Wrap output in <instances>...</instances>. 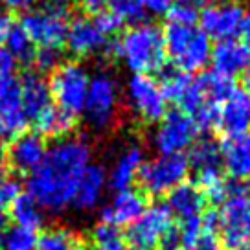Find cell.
<instances>
[{
	"label": "cell",
	"mask_w": 250,
	"mask_h": 250,
	"mask_svg": "<svg viewBox=\"0 0 250 250\" xmlns=\"http://www.w3.org/2000/svg\"><path fill=\"white\" fill-rule=\"evenodd\" d=\"M88 164H92V147L85 138L57 140L48 147L39 167L28 175V195L44 211L61 213L72 206L78 182Z\"/></svg>",
	"instance_id": "1"
},
{
	"label": "cell",
	"mask_w": 250,
	"mask_h": 250,
	"mask_svg": "<svg viewBox=\"0 0 250 250\" xmlns=\"http://www.w3.org/2000/svg\"><path fill=\"white\" fill-rule=\"evenodd\" d=\"M114 54L133 76H151L164 70V31L156 24L140 22L131 26L114 44Z\"/></svg>",
	"instance_id": "2"
},
{
	"label": "cell",
	"mask_w": 250,
	"mask_h": 250,
	"mask_svg": "<svg viewBox=\"0 0 250 250\" xmlns=\"http://www.w3.org/2000/svg\"><path fill=\"white\" fill-rule=\"evenodd\" d=\"M162 31L166 55L173 61L177 70L184 74H195L210 62L211 44L201 28L169 22Z\"/></svg>",
	"instance_id": "3"
},
{
	"label": "cell",
	"mask_w": 250,
	"mask_h": 250,
	"mask_svg": "<svg viewBox=\"0 0 250 250\" xmlns=\"http://www.w3.org/2000/svg\"><path fill=\"white\" fill-rule=\"evenodd\" d=\"M215 217L223 249L241 250L250 245V189L237 182Z\"/></svg>",
	"instance_id": "4"
},
{
	"label": "cell",
	"mask_w": 250,
	"mask_h": 250,
	"mask_svg": "<svg viewBox=\"0 0 250 250\" xmlns=\"http://www.w3.org/2000/svg\"><path fill=\"white\" fill-rule=\"evenodd\" d=\"M21 26L37 48H61L66 39L70 13L62 2H50L28 9L21 19Z\"/></svg>",
	"instance_id": "5"
},
{
	"label": "cell",
	"mask_w": 250,
	"mask_h": 250,
	"mask_svg": "<svg viewBox=\"0 0 250 250\" xmlns=\"http://www.w3.org/2000/svg\"><path fill=\"white\" fill-rule=\"evenodd\" d=\"M90 74L81 62L64 61L61 62L48 81L52 102H55L57 109L64 110L66 114L78 118L83 112L90 85Z\"/></svg>",
	"instance_id": "6"
},
{
	"label": "cell",
	"mask_w": 250,
	"mask_h": 250,
	"mask_svg": "<svg viewBox=\"0 0 250 250\" xmlns=\"http://www.w3.org/2000/svg\"><path fill=\"white\" fill-rule=\"evenodd\" d=\"M189 162L184 155H158L144 162L138 173L142 191L151 197L169 195L177 186L186 182Z\"/></svg>",
	"instance_id": "7"
},
{
	"label": "cell",
	"mask_w": 250,
	"mask_h": 250,
	"mask_svg": "<svg viewBox=\"0 0 250 250\" xmlns=\"http://www.w3.org/2000/svg\"><path fill=\"white\" fill-rule=\"evenodd\" d=\"M118 107H120V85L116 78L109 72H100L92 76L83 107V114L88 125L96 131L109 129L116 120Z\"/></svg>",
	"instance_id": "8"
},
{
	"label": "cell",
	"mask_w": 250,
	"mask_h": 250,
	"mask_svg": "<svg viewBox=\"0 0 250 250\" xmlns=\"http://www.w3.org/2000/svg\"><path fill=\"white\" fill-rule=\"evenodd\" d=\"M125 100L134 116L146 125H156L167 114V100L151 76H131L125 85Z\"/></svg>",
	"instance_id": "9"
},
{
	"label": "cell",
	"mask_w": 250,
	"mask_h": 250,
	"mask_svg": "<svg viewBox=\"0 0 250 250\" xmlns=\"http://www.w3.org/2000/svg\"><path fill=\"white\" fill-rule=\"evenodd\" d=\"M197 136L195 122L182 110H171L156 124L153 146L158 155H184L197 142Z\"/></svg>",
	"instance_id": "10"
},
{
	"label": "cell",
	"mask_w": 250,
	"mask_h": 250,
	"mask_svg": "<svg viewBox=\"0 0 250 250\" xmlns=\"http://www.w3.org/2000/svg\"><path fill=\"white\" fill-rule=\"evenodd\" d=\"M171 227L173 217L167 206L160 203L149 204L140 217L129 227L125 239L134 250H153Z\"/></svg>",
	"instance_id": "11"
},
{
	"label": "cell",
	"mask_w": 250,
	"mask_h": 250,
	"mask_svg": "<svg viewBox=\"0 0 250 250\" xmlns=\"http://www.w3.org/2000/svg\"><path fill=\"white\" fill-rule=\"evenodd\" d=\"M243 17L245 11L239 4H208L199 15L201 31L217 42L235 39L241 30Z\"/></svg>",
	"instance_id": "12"
},
{
	"label": "cell",
	"mask_w": 250,
	"mask_h": 250,
	"mask_svg": "<svg viewBox=\"0 0 250 250\" xmlns=\"http://www.w3.org/2000/svg\"><path fill=\"white\" fill-rule=\"evenodd\" d=\"M8 151V166H11L21 175H30L41 166L48 151L46 138H42L35 131H24L15 136Z\"/></svg>",
	"instance_id": "13"
},
{
	"label": "cell",
	"mask_w": 250,
	"mask_h": 250,
	"mask_svg": "<svg viewBox=\"0 0 250 250\" xmlns=\"http://www.w3.org/2000/svg\"><path fill=\"white\" fill-rule=\"evenodd\" d=\"M64 44L72 55L83 59V57H90V55L105 52L109 48V39L96 28L92 19L76 17V19H70Z\"/></svg>",
	"instance_id": "14"
},
{
	"label": "cell",
	"mask_w": 250,
	"mask_h": 250,
	"mask_svg": "<svg viewBox=\"0 0 250 250\" xmlns=\"http://www.w3.org/2000/svg\"><path fill=\"white\" fill-rule=\"evenodd\" d=\"M147 208L146 195L138 189H122L116 191L109 204H105L102 210V223L112 227H131L136 219L140 217Z\"/></svg>",
	"instance_id": "15"
},
{
	"label": "cell",
	"mask_w": 250,
	"mask_h": 250,
	"mask_svg": "<svg viewBox=\"0 0 250 250\" xmlns=\"http://www.w3.org/2000/svg\"><path fill=\"white\" fill-rule=\"evenodd\" d=\"M227 138L247 134L250 131V100L245 90L235 88L225 102L219 105L217 125Z\"/></svg>",
	"instance_id": "16"
},
{
	"label": "cell",
	"mask_w": 250,
	"mask_h": 250,
	"mask_svg": "<svg viewBox=\"0 0 250 250\" xmlns=\"http://www.w3.org/2000/svg\"><path fill=\"white\" fill-rule=\"evenodd\" d=\"M210 62L215 74L234 79L250 70V54L241 44V41H221L215 48H211Z\"/></svg>",
	"instance_id": "17"
},
{
	"label": "cell",
	"mask_w": 250,
	"mask_h": 250,
	"mask_svg": "<svg viewBox=\"0 0 250 250\" xmlns=\"http://www.w3.org/2000/svg\"><path fill=\"white\" fill-rule=\"evenodd\" d=\"M19 98L28 122H33L41 112L52 107L50 86L44 76L39 72H26L19 79Z\"/></svg>",
	"instance_id": "18"
},
{
	"label": "cell",
	"mask_w": 250,
	"mask_h": 250,
	"mask_svg": "<svg viewBox=\"0 0 250 250\" xmlns=\"http://www.w3.org/2000/svg\"><path fill=\"white\" fill-rule=\"evenodd\" d=\"M107 184V171L100 164H88L78 182L72 206L79 211L96 210L105 195Z\"/></svg>",
	"instance_id": "19"
},
{
	"label": "cell",
	"mask_w": 250,
	"mask_h": 250,
	"mask_svg": "<svg viewBox=\"0 0 250 250\" xmlns=\"http://www.w3.org/2000/svg\"><path fill=\"white\" fill-rule=\"evenodd\" d=\"M144 162H146L144 149L138 144H129L116 156V160L112 162L110 169L107 171V184L114 191H122V189L133 188L134 180L138 179V173H140V167Z\"/></svg>",
	"instance_id": "20"
},
{
	"label": "cell",
	"mask_w": 250,
	"mask_h": 250,
	"mask_svg": "<svg viewBox=\"0 0 250 250\" xmlns=\"http://www.w3.org/2000/svg\"><path fill=\"white\" fill-rule=\"evenodd\" d=\"M206 197H204L203 189L191 184V182H182L180 186H177L171 193L167 195V210L171 213V217H177L182 221L188 219L201 217L206 208Z\"/></svg>",
	"instance_id": "21"
},
{
	"label": "cell",
	"mask_w": 250,
	"mask_h": 250,
	"mask_svg": "<svg viewBox=\"0 0 250 250\" xmlns=\"http://www.w3.org/2000/svg\"><path fill=\"white\" fill-rule=\"evenodd\" d=\"M221 160L232 179H250V134L227 138L221 146Z\"/></svg>",
	"instance_id": "22"
},
{
	"label": "cell",
	"mask_w": 250,
	"mask_h": 250,
	"mask_svg": "<svg viewBox=\"0 0 250 250\" xmlns=\"http://www.w3.org/2000/svg\"><path fill=\"white\" fill-rule=\"evenodd\" d=\"M28 127V118L19 98V86L13 92L0 98V140L8 138L13 140L15 136L22 134Z\"/></svg>",
	"instance_id": "23"
},
{
	"label": "cell",
	"mask_w": 250,
	"mask_h": 250,
	"mask_svg": "<svg viewBox=\"0 0 250 250\" xmlns=\"http://www.w3.org/2000/svg\"><path fill=\"white\" fill-rule=\"evenodd\" d=\"M76 124H78V118L66 114L64 110L57 109L55 105L48 107L44 112H41L39 116L33 120L35 133L41 134L42 138H55V140L68 138V134L76 129Z\"/></svg>",
	"instance_id": "24"
},
{
	"label": "cell",
	"mask_w": 250,
	"mask_h": 250,
	"mask_svg": "<svg viewBox=\"0 0 250 250\" xmlns=\"http://www.w3.org/2000/svg\"><path fill=\"white\" fill-rule=\"evenodd\" d=\"M8 217H11L13 225L17 227L37 232L39 228L44 227L46 211L41 208L35 199H31L28 193H22L8 206Z\"/></svg>",
	"instance_id": "25"
},
{
	"label": "cell",
	"mask_w": 250,
	"mask_h": 250,
	"mask_svg": "<svg viewBox=\"0 0 250 250\" xmlns=\"http://www.w3.org/2000/svg\"><path fill=\"white\" fill-rule=\"evenodd\" d=\"M4 50L8 52L13 61L19 64H30L33 61V54H35V46L22 30V26L19 22H11L8 28L6 35H4Z\"/></svg>",
	"instance_id": "26"
},
{
	"label": "cell",
	"mask_w": 250,
	"mask_h": 250,
	"mask_svg": "<svg viewBox=\"0 0 250 250\" xmlns=\"http://www.w3.org/2000/svg\"><path fill=\"white\" fill-rule=\"evenodd\" d=\"M35 250H83V245L68 228H48L37 235Z\"/></svg>",
	"instance_id": "27"
},
{
	"label": "cell",
	"mask_w": 250,
	"mask_h": 250,
	"mask_svg": "<svg viewBox=\"0 0 250 250\" xmlns=\"http://www.w3.org/2000/svg\"><path fill=\"white\" fill-rule=\"evenodd\" d=\"M129 243L125 239V234L120 232V228L98 223L90 232V250H127Z\"/></svg>",
	"instance_id": "28"
},
{
	"label": "cell",
	"mask_w": 250,
	"mask_h": 250,
	"mask_svg": "<svg viewBox=\"0 0 250 250\" xmlns=\"http://www.w3.org/2000/svg\"><path fill=\"white\" fill-rule=\"evenodd\" d=\"M37 247V232L28 228L6 227L0 232V250H35Z\"/></svg>",
	"instance_id": "29"
},
{
	"label": "cell",
	"mask_w": 250,
	"mask_h": 250,
	"mask_svg": "<svg viewBox=\"0 0 250 250\" xmlns=\"http://www.w3.org/2000/svg\"><path fill=\"white\" fill-rule=\"evenodd\" d=\"M208 6V0H175L169 9V22L180 26H195L201 11Z\"/></svg>",
	"instance_id": "30"
},
{
	"label": "cell",
	"mask_w": 250,
	"mask_h": 250,
	"mask_svg": "<svg viewBox=\"0 0 250 250\" xmlns=\"http://www.w3.org/2000/svg\"><path fill=\"white\" fill-rule=\"evenodd\" d=\"M199 81H201V85H203L206 96L210 98V102H213L215 105H221V103L225 102L228 96L235 90L234 79L219 76L215 72L199 76Z\"/></svg>",
	"instance_id": "31"
},
{
	"label": "cell",
	"mask_w": 250,
	"mask_h": 250,
	"mask_svg": "<svg viewBox=\"0 0 250 250\" xmlns=\"http://www.w3.org/2000/svg\"><path fill=\"white\" fill-rule=\"evenodd\" d=\"M110 11L124 24H140L146 19V9L142 0H110Z\"/></svg>",
	"instance_id": "32"
},
{
	"label": "cell",
	"mask_w": 250,
	"mask_h": 250,
	"mask_svg": "<svg viewBox=\"0 0 250 250\" xmlns=\"http://www.w3.org/2000/svg\"><path fill=\"white\" fill-rule=\"evenodd\" d=\"M31 62L37 66L39 74H42V72H54L62 62L61 48H37Z\"/></svg>",
	"instance_id": "33"
},
{
	"label": "cell",
	"mask_w": 250,
	"mask_h": 250,
	"mask_svg": "<svg viewBox=\"0 0 250 250\" xmlns=\"http://www.w3.org/2000/svg\"><path fill=\"white\" fill-rule=\"evenodd\" d=\"M92 21H94V24H96V28L102 31L107 39L112 37V35H116L118 31L124 28V22H122L110 9H105L102 13H98Z\"/></svg>",
	"instance_id": "34"
},
{
	"label": "cell",
	"mask_w": 250,
	"mask_h": 250,
	"mask_svg": "<svg viewBox=\"0 0 250 250\" xmlns=\"http://www.w3.org/2000/svg\"><path fill=\"white\" fill-rule=\"evenodd\" d=\"M19 195H22V186L15 177H2L0 179V203H4L6 206L15 201Z\"/></svg>",
	"instance_id": "35"
},
{
	"label": "cell",
	"mask_w": 250,
	"mask_h": 250,
	"mask_svg": "<svg viewBox=\"0 0 250 250\" xmlns=\"http://www.w3.org/2000/svg\"><path fill=\"white\" fill-rule=\"evenodd\" d=\"M173 2L175 0H142V6L146 9V13L155 17H164L169 13Z\"/></svg>",
	"instance_id": "36"
},
{
	"label": "cell",
	"mask_w": 250,
	"mask_h": 250,
	"mask_svg": "<svg viewBox=\"0 0 250 250\" xmlns=\"http://www.w3.org/2000/svg\"><path fill=\"white\" fill-rule=\"evenodd\" d=\"M160 250H180L182 247V237H180V232L177 227H171L158 243Z\"/></svg>",
	"instance_id": "37"
},
{
	"label": "cell",
	"mask_w": 250,
	"mask_h": 250,
	"mask_svg": "<svg viewBox=\"0 0 250 250\" xmlns=\"http://www.w3.org/2000/svg\"><path fill=\"white\" fill-rule=\"evenodd\" d=\"M191 250H223V245L221 241L217 239V235L215 234H210V232H204L201 235V239L193 245V247H189Z\"/></svg>",
	"instance_id": "38"
},
{
	"label": "cell",
	"mask_w": 250,
	"mask_h": 250,
	"mask_svg": "<svg viewBox=\"0 0 250 250\" xmlns=\"http://www.w3.org/2000/svg\"><path fill=\"white\" fill-rule=\"evenodd\" d=\"M17 86H19V79L15 78V74L0 68V98L9 92H13Z\"/></svg>",
	"instance_id": "39"
},
{
	"label": "cell",
	"mask_w": 250,
	"mask_h": 250,
	"mask_svg": "<svg viewBox=\"0 0 250 250\" xmlns=\"http://www.w3.org/2000/svg\"><path fill=\"white\" fill-rule=\"evenodd\" d=\"M76 2L85 13H92V15H98V13L105 11L110 4V0H76Z\"/></svg>",
	"instance_id": "40"
},
{
	"label": "cell",
	"mask_w": 250,
	"mask_h": 250,
	"mask_svg": "<svg viewBox=\"0 0 250 250\" xmlns=\"http://www.w3.org/2000/svg\"><path fill=\"white\" fill-rule=\"evenodd\" d=\"M239 35H241V44L247 48V52L250 54V11L249 13H245V17H243Z\"/></svg>",
	"instance_id": "41"
},
{
	"label": "cell",
	"mask_w": 250,
	"mask_h": 250,
	"mask_svg": "<svg viewBox=\"0 0 250 250\" xmlns=\"http://www.w3.org/2000/svg\"><path fill=\"white\" fill-rule=\"evenodd\" d=\"M31 0H0V6L8 11H22L28 9Z\"/></svg>",
	"instance_id": "42"
},
{
	"label": "cell",
	"mask_w": 250,
	"mask_h": 250,
	"mask_svg": "<svg viewBox=\"0 0 250 250\" xmlns=\"http://www.w3.org/2000/svg\"><path fill=\"white\" fill-rule=\"evenodd\" d=\"M11 22H13L11 15L0 13V54L4 52V35H6V31H8L9 26H11Z\"/></svg>",
	"instance_id": "43"
},
{
	"label": "cell",
	"mask_w": 250,
	"mask_h": 250,
	"mask_svg": "<svg viewBox=\"0 0 250 250\" xmlns=\"http://www.w3.org/2000/svg\"><path fill=\"white\" fill-rule=\"evenodd\" d=\"M6 171H8V151L0 140V179L6 177Z\"/></svg>",
	"instance_id": "44"
},
{
	"label": "cell",
	"mask_w": 250,
	"mask_h": 250,
	"mask_svg": "<svg viewBox=\"0 0 250 250\" xmlns=\"http://www.w3.org/2000/svg\"><path fill=\"white\" fill-rule=\"evenodd\" d=\"M8 206L4 203H0V232L8 227Z\"/></svg>",
	"instance_id": "45"
},
{
	"label": "cell",
	"mask_w": 250,
	"mask_h": 250,
	"mask_svg": "<svg viewBox=\"0 0 250 250\" xmlns=\"http://www.w3.org/2000/svg\"><path fill=\"white\" fill-rule=\"evenodd\" d=\"M245 94L249 96V100H250V70L247 72V78H245Z\"/></svg>",
	"instance_id": "46"
},
{
	"label": "cell",
	"mask_w": 250,
	"mask_h": 250,
	"mask_svg": "<svg viewBox=\"0 0 250 250\" xmlns=\"http://www.w3.org/2000/svg\"><path fill=\"white\" fill-rule=\"evenodd\" d=\"M239 0H219V4H237Z\"/></svg>",
	"instance_id": "47"
},
{
	"label": "cell",
	"mask_w": 250,
	"mask_h": 250,
	"mask_svg": "<svg viewBox=\"0 0 250 250\" xmlns=\"http://www.w3.org/2000/svg\"><path fill=\"white\" fill-rule=\"evenodd\" d=\"M42 2H46V4H50V2H62V0H42Z\"/></svg>",
	"instance_id": "48"
},
{
	"label": "cell",
	"mask_w": 250,
	"mask_h": 250,
	"mask_svg": "<svg viewBox=\"0 0 250 250\" xmlns=\"http://www.w3.org/2000/svg\"><path fill=\"white\" fill-rule=\"evenodd\" d=\"M241 250H250V245H247V247H245V249H241Z\"/></svg>",
	"instance_id": "49"
},
{
	"label": "cell",
	"mask_w": 250,
	"mask_h": 250,
	"mask_svg": "<svg viewBox=\"0 0 250 250\" xmlns=\"http://www.w3.org/2000/svg\"><path fill=\"white\" fill-rule=\"evenodd\" d=\"M186 250H191V249H186Z\"/></svg>",
	"instance_id": "50"
}]
</instances>
